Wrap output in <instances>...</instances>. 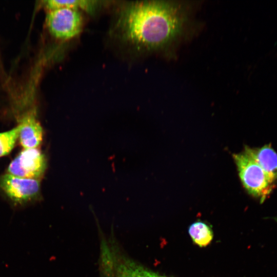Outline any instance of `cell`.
Listing matches in <instances>:
<instances>
[{
	"label": "cell",
	"instance_id": "cell-12",
	"mask_svg": "<svg viewBox=\"0 0 277 277\" xmlns=\"http://www.w3.org/2000/svg\"><path fill=\"white\" fill-rule=\"evenodd\" d=\"M274 220L277 222V216L274 218Z\"/></svg>",
	"mask_w": 277,
	"mask_h": 277
},
{
	"label": "cell",
	"instance_id": "cell-1",
	"mask_svg": "<svg viewBox=\"0 0 277 277\" xmlns=\"http://www.w3.org/2000/svg\"><path fill=\"white\" fill-rule=\"evenodd\" d=\"M183 19L177 8L163 1L123 5L113 26L114 35L138 50H152L172 41L180 33Z\"/></svg>",
	"mask_w": 277,
	"mask_h": 277
},
{
	"label": "cell",
	"instance_id": "cell-3",
	"mask_svg": "<svg viewBox=\"0 0 277 277\" xmlns=\"http://www.w3.org/2000/svg\"><path fill=\"white\" fill-rule=\"evenodd\" d=\"M233 157L243 186L253 196L263 203L275 185L272 184L258 163L244 150Z\"/></svg>",
	"mask_w": 277,
	"mask_h": 277
},
{
	"label": "cell",
	"instance_id": "cell-7",
	"mask_svg": "<svg viewBox=\"0 0 277 277\" xmlns=\"http://www.w3.org/2000/svg\"><path fill=\"white\" fill-rule=\"evenodd\" d=\"M18 138L24 149L36 148L43 140L42 127L33 111L25 112L20 117Z\"/></svg>",
	"mask_w": 277,
	"mask_h": 277
},
{
	"label": "cell",
	"instance_id": "cell-8",
	"mask_svg": "<svg viewBox=\"0 0 277 277\" xmlns=\"http://www.w3.org/2000/svg\"><path fill=\"white\" fill-rule=\"evenodd\" d=\"M245 150L258 163L270 182L275 185L277 180V153L270 144L260 148H245Z\"/></svg>",
	"mask_w": 277,
	"mask_h": 277
},
{
	"label": "cell",
	"instance_id": "cell-2",
	"mask_svg": "<svg viewBox=\"0 0 277 277\" xmlns=\"http://www.w3.org/2000/svg\"><path fill=\"white\" fill-rule=\"evenodd\" d=\"M99 254V269L103 277H167L131 259L114 238L101 241Z\"/></svg>",
	"mask_w": 277,
	"mask_h": 277
},
{
	"label": "cell",
	"instance_id": "cell-10",
	"mask_svg": "<svg viewBox=\"0 0 277 277\" xmlns=\"http://www.w3.org/2000/svg\"><path fill=\"white\" fill-rule=\"evenodd\" d=\"M98 1H47L44 5L48 11L54 9L67 7L79 10H84L88 12H93L98 6Z\"/></svg>",
	"mask_w": 277,
	"mask_h": 277
},
{
	"label": "cell",
	"instance_id": "cell-6",
	"mask_svg": "<svg viewBox=\"0 0 277 277\" xmlns=\"http://www.w3.org/2000/svg\"><path fill=\"white\" fill-rule=\"evenodd\" d=\"M0 188L13 202L22 204L38 196L40 182L7 173L0 175Z\"/></svg>",
	"mask_w": 277,
	"mask_h": 277
},
{
	"label": "cell",
	"instance_id": "cell-5",
	"mask_svg": "<svg viewBox=\"0 0 277 277\" xmlns=\"http://www.w3.org/2000/svg\"><path fill=\"white\" fill-rule=\"evenodd\" d=\"M46 168L45 155L39 149H24L10 163L8 173L23 178L40 180Z\"/></svg>",
	"mask_w": 277,
	"mask_h": 277
},
{
	"label": "cell",
	"instance_id": "cell-9",
	"mask_svg": "<svg viewBox=\"0 0 277 277\" xmlns=\"http://www.w3.org/2000/svg\"><path fill=\"white\" fill-rule=\"evenodd\" d=\"M188 233L193 242L201 247L208 245L213 236L210 226L202 221H197L190 225Z\"/></svg>",
	"mask_w": 277,
	"mask_h": 277
},
{
	"label": "cell",
	"instance_id": "cell-4",
	"mask_svg": "<svg viewBox=\"0 0 277 277\" xmlns=\"http://www.w3.org/2000/svg\"><path fill=\"white\" fill-rule=\"evenodd\" d=\"M46 23L50 34L60 40H67L77 36L83 25L79 10L67 7L48 11Z\"/></svg>",
	"mask_w": 277,
	"mask_h": 277
},
{
	"label": "cell",
	"instance_id": "cell-11",
	"mask_svg": "<svg viewBox=\"0 0 277 277\" xmlns=\"http://www.w3.org/2000/svg\"><path fill=\"white\" fill-rule=\"evenodd\" d=\"M20 127L0 133V157L8 154L13 148L18 138Z\"/></svg>",
	"mask_w": 277,
	"mask_h": 277
}]
</instances>
